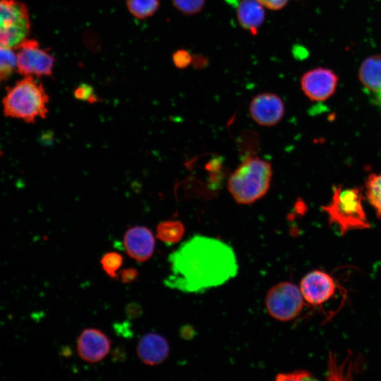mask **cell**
I'll return each instance as SVG.
<instances>
[{"instance_id":"obj_20","label":"cell","mask_w":381,"mask_h":381,"mask_svg":"<svg viewBox=\"0 0 381 381\" xmlns=\"http://www.w3.org/2000/svg\"><path fill=\"white\" fill-rule=\"evenodd\" d=\"M100 262L106 274L111 278H116V272L122 265L123 257L118 253L109 252L103 255Z\"/></svg>"},{"instance_id":"obj_24","label":"cell","mask_w":381,"mask_h":381,"mask_svg":"<svg viewBox=\"0 0 381 381\" xmlns=\"http://www.w3.org/2000/svg\"><path fill=\"white\" fill-rule=\"evenodd\" d=\"M174 64L179 68H185L188 66L193 61L190 54L185 49H179L172 55Z\"/></svg>"},{"instance_id":"obj_23","label":"cell","mask_w":381,"mask_h":381,"mask_svg":"<svg viewBox=\"0 0 381 381\" xmlns=\"http://www.w3.org/2000/svg\"><path fill=\"white\" fill-rule=\"evenodd\" d=\"M313 375L305 370H296L289 373H280L277 376V380H311Z\"/></svg>"},{"instance_id":"obj_6","label":"cell","mask_w":381,"mask_h":381,"mask_svg":"<svg viewBox=\"0 0 381 381\" xmlns=\"http://www.w3.org/2000/svg\"><path fill=\"white\" fill-rule=\"evenodd\" d=\"M304 303L299 286L289 282H282L272 286L265 299L268 314L281 322L296 318L303 310Z\"/></svg>"},{"instance_id":"obj_7","label":"cell","mask_w":381,"mask_h":381,"mask_svg":"<svg viewBox=\"0 0 381 381\" xmlns=\"http://www.w3.org/2000/svg\"><path fill=\"white\" fill-rule=\"evenodd\" d=\"M17 71L23 76H51L55 58L48 49H42L38 41L26 38L15 49Z\"/></svg>"},{"instance_id":"obj_3","label":"cell","mask_w":381,"mask_h":381,"mask_svg":"<svg viewBox=\"0 0 381 381\" xmlns=\"http://www.w3.org/2000/svg\"><path fill=\"white\" fill-rule=\"evenodd\" d=\"M49 96L43 85L33 76H24L10 87L2 99L4 115L33 123L44 119L48 112Z\"/></svg>"},{"instance_id":"obj_2","label":"cell","mask_w":381,"mask_h":381,"mask_svg":"<svg viewBox=\"0 0 381 381\" xmlns=\"http://www.w3.org/2000/svg\"><path fill=\"white\" fill-rule=\"evenodd\" d=\"M272 178V168L268 161L248 157L230 175L228 190L237 203L252 204L267 194Z\"/></svg>"},{"instance_id":"obj_27","label":"cell","mask_w":381,"mask_h":381,"mask_svg":"<svg viewBox=\"0 0 381 381\" xmlns=\"http://www.w3.org/2000/svg\"><path fill=\"white\" fill-rule=\"evenodd\" d=\"M138 308V306H134V305H131V306L129 307V308H128V315H131L132 317L138 315V313H136L135 312H134V310H135V309H137Z\"/></svg>"},{"instance_id":"obj_4","label":"cell","mask_w":381,"mask_h":381,"mask_svg":"<svg viewBox=\"0 0 381 381\" xmlns=\"http://www.w3.org/2000/svg\"><path fill=\"white\" fill-rule=\"evenodd\" d=\"M363 193L358 188L334 186L330 202L322 207L329 222L341 234L354 230L368 229L370 225L363 205Z\"/></svg>"},{"instance_id":"obj_26","label":"cell","mask_w":381,"mask_h":381,"mask_svg":"<svg viewBox=\"0 0 381 381\" xmlns=\"http://www.w3.org/2000/svg\"><path fill=\"white\" fill-rule=\"evenodd\" d=\"M138 271L134 268H128L121 271V280L123 283L133 282L138 277Z\"/></svg>"},{"instance_id":"obj_12","label":"cell","mask_w":381,"mask_h":381,"mask_svg":"<svg viewBox=\"0 0 381 381\" xmlns=\"http://www.w3.org/2000/svg\"><path fill=\"white\" fill-rule=\"evenodd\" d=\"M123 245L131 258L138 262H144L152 257L155 241L150 229L136 226L127 230L123 236Z\"/></svg>"},{"instance_id":"obj_18","label":"cell","mask_w":381,"mask_h":381,"mask_svg":"<svg viewBox=\"0 0 381 381\" xmlns=\"http://www.w3.org/2000/svg\"><path fill=\"white\" fill-rule=\"evenodd\" d=\"M16 71L17 59L15 49L0 47V85L8 80Z\"/></svg>"},{"instance_id":"obj_16","label":"cell","mask_w":381,"mask_h":381,"mask_svg":"<svg viewBox=\"0 0 381 381\" xmlns=\"http://www.w3.org/2000/svg\"><path fill=\"white\" fill-rule=\"evenodd\" d=\"M184 234L183 224L179 221L160 222L157 227V236L163 242L172 244L179 242Z\"/></svg>"},{"instance_id":"obj_17","label":"cell","mask_w":381,"mask_h":381,"mask_svg":"<svg viewBox=\"0 0 381 381\" xmlns=\"http://www.w3.org/2000/svg\"><path fill=\"white\" fill-rule=\"evenodd\" d=\"M365 194L377 216L381 219V173L371 174L365 182Z\"/></svg>"},{"instance_id":"obj_25","label":"cell","mask_w":381,"mask_h":381,"mask_svg":"<svg viewBox=\"0 0 381 381\" xmlns=\"http://www.w3.org/2000/svg\"><path fill=\"white\" fill-rule=\"evenodd\" d=\"M264 7L270 10H280L283 8L289 1V0H257Z\"/></svg>"},{"instance_id":"obj_19","label":"cell","mask_w":381,"mask_h":381,"mask_svg":"<svg viewBox=\"0 0 381 381\" xmlns=\"http://www.w3.org/2000/svg\"><path fill=\"white\" fill-rule=\"evenodd\" d=\"M130 13L135 18L145 19L152 16L159 6V0H126Z\"/></svg>"},{"instance_id":"obj_5","label":"cell","mask_w":381,"mask_h":381,"mask_svg":"<svg viewBox=\"0 0 381 381\" xmlns=\"http://www.w3.org/2000/svg\"><path fill=\"white\" fill-rule=\"evenodd\" d=\"M28 7L18 0H0V47L15 49L30 32Z\"/></svg>"},{"instance_id":"obj_8","label":"cell","mask_w":381,"mask_h":381,"mask_svg":"<svg viewBox=\"0 0 381 381\" xmlns=\"http://www.w3.org/2000/svg\"><path fill=\"white\" fill-rule=\"evenodd\" d=\"M301 87L310 100L322 102L336 91L339 83L337 73L325 67H317L306 72L301 78Z\"/></svg>"},{"instance_id":"obj_9","label":"cell","mask_w":381,"mask_h":381,"mask_svg":"<svg viewBox=\"0 0 381 381\" xmlns=\"http://www.w3.org/2000/svg\"><path fill=\"white\" fill-rule=\"evenodd\" d=\"M299 289L304 301L316 306L328 301L334 295L337 285L330 274L315 270L301 279Z\"/></svg>"},{"instance_id":"obj_13","label":"cell","mask_w":381,"mask_h":381,"mask_svg":"<svg viewBox=\"0 0 381 381\" xmlns=\"http://www.w3.org/2000/svg\"><path fill=\"white\" fill-rule=\"evenodd\" d=\"M137 353L139 358L145 364L156 365L162 363L167 358L169 346L162 336L149 333L140 339Z\"/></svg>"},{"instance_id":"obj_14","label":"cell","mask_w":381,"mask_h":381,"mask_svg":"<svg viewBox=\"0 0 381 381\" xmlns=\"http://www.w3.org/2000/svg\"><path fill=\"white\" fill-rule=\"evenodd\" d=\"M236 13L241 27L256 35L265 20L264 6L257 0H241Z\"/></svg>"},{"instance_id":"obj_21","label":"cell","mask_w":381,"mask_h":381,"mask_svg":"<svg viewBox=\"0 0 381 381\" xmlns=\"http://www.w3.org/2000/svg\"><path fill=\"white\" fill-rule=\"evenodd\" d=\"M206 0H172L174 6L185 15L199 13L203 8Z\"/></svg>"},{"instance_id":"obj_11","label":"cell","mask_w":381,"mask_h":381,"mask_svg":"<svg viewBox=\"0 0 381 381\" xmlns=\"http://www.w3.org/2000/svg\"><path fill=\"white\" fill-rule=\"evenodd\" d=\"M110 347L109 339L102 332L96 329H85L78 339V355L89 363L102 361L108 354Z\"/></svg>"},{"instance_id":"obj_1","label":"cell","mask_w":381,"mask_h":381,"mask_svg":"<svg viewBox=\"0 0 381 381\" xmlns=\"http://www.w3.org/2000/svg\"><path fill=\"white\" fill-rule=\"evenodd\" d=\"M170 273L164 284L186 294H202L234 279L238 264L234 248L215 237L195 235L168 258Z\"/></svg>"},{"instance_id":"obj_10","label":"cell","mask_w":381,"mask_h":381,"mask_svg":"<svg viewBox=\"0 0 381 381\" xmlns=\"http://www.w3.org/2000/svg\"><path fill=\"white\" fill-rule=\"evenodd\" d=\"M249 112L252 119L258 125L265 127L273 126L284 117V103L277 94L260 93L252 99Z\"/></svg>"},{"instance_id":"obj_22","label":"cell","mask_w":381,"mask_h":381,"mask_svg":"<svg viewBox=\"0 0 381 381\" xmlns=\"http://www.w3.org/2000/svg\"><path fill=\"white\" fill-rule=\"evenodd\" d=\"M73 95L76 99L90 103H95L99 100L98 97L94 93L93 87L85 83L78 86L74 90Z\"/></svg>"},{"instance_id":"obj_15","label":"cell","mask_w":381,"mask_h":381,"mask_svg":"<svg viewBox=\"0 0 381 381\" xmlns=\"http://www.w3.org/2000/svg\"><path fill=\"white\" fill-rule=\"evenodd\" d=\"M358 79L366 90L377 95L381 102V54L370 56L362 61Z\"/></svg>"}]
</instances>
